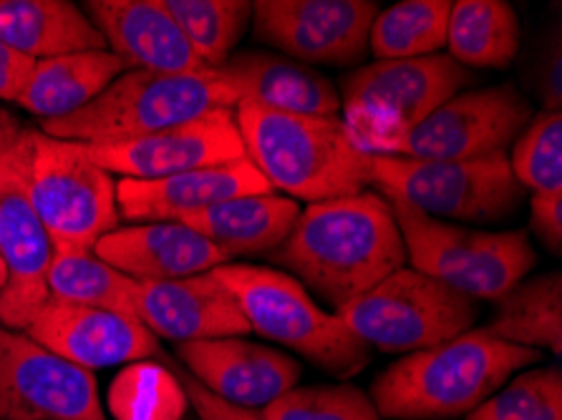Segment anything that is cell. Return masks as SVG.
<instances>
[{"mask_svg":"<svg viewBox=\"0 0 562 420\" xmlns=\"http://www.w3.org/2000/svg\"><path fill=\"white\" fill-rule=\"evenodd\" d=\"M272 262L340 310L406 264L402 231L379 192L308 204Z\"/></svg>","mask_w":562,"mask_h":420,"instance_id":"1","label":"cell"},{"mask_svg":"<svg viewBox=\"0 0 562 420\" xmlns=\"http://www.w3.org/2000/svg\"><path fill=\"white\" fill-rule=\"evenodd\" d=\"M540 360V350L513 345L487 330H467L404 355L373 381L369 398L389 420H451L472 413L517 371Z\"/></svg>","mask_w":562,"mask_h":420,"instance_id":"2","label":"cell"},{"mask_svg":"<svg viewBox=\"0 0 562 420\" xmlns=\"http://www.w3.org/2000/svg\"><path fill=\"white\" fill-rule=\"evenodd\" d=\"M235 122L245 157L272 192L315 204L371 186V154L353 147L340 116L283 114L240 101Z\"/></svg>","mask_w":562,"mask_h":420,"instance_id":"3","label":"cell"},{"mask_svg":"<svg viewBox=\"0 0 562 420\" xmlns=\"http://www.w3.org/2000/svg\"><path fill=\"white\" fill-rule=\"evenodd\" d=\"M237 104L240 86L223 68L187 73L124 71L89 106L41 122V132L76 144H109L167 132Z\"/></svg>","mask_w":562,"mask_h":420,"instance_id":"4","label":"cell"},{"mask_svg":"<svg viewBox=\"0 0 562 420\" xmlns=\"http://www.w3.org/2000/svg\"><path fill=\"white\" fill-rule=\"evenodd\" d=\"M13 151L54 252H93L99 239L119 227L114 179L93 164L81 144L19 126Z\"/></svg>","mask_w":562,"mask_h":420,"instance_id":"5","label":"cell"},{"mask_svg":"<svg viewBox=\"0 0 562 420\" xmlns=\"http://www.w3.org/2000/svg\"><path fill=\"white\" fill-rule=\"evenodd\" d=\"M212 274L235 297L250 332L295 350L338 378H351L371 363V348L334 313L321 310L291 274L235 262L220 264Z\"/></svg>","mask_w":562,"mask_h":420,"instance_id":"6","label":"cell"},{"mask_svg":"<svg viewBox=\"0 0 562 420\" xmlns=\"http://www.w3.org/2000/svg\"><path fill=\"white\" fill-rule=\"evenodd\" d=\"M472 83L474 71L445 54L361 66L340 81V122L353 147L373 157Z\"/></svg>","mask_w":562,"mask_h":420,"instance_id":"7","label":"cell"},{"mask_svg":"<svg viewBox=\"0 0 562 420\" xmlns=\"http://www.w3.org/2000/svg\"><path fill=\"white\" fill-rule=\"evenodd\" d=\"M402 231L412 270L472 299H499L527 277L538 257L527 231H474L383 196Z\"/></svg>","mask_w":562,"mask_h":420,"instance_id":"8","label":"cell"},{"mask_svg":"<svg viewBox=\"0 0 562 420\" xmlns=\"http://www.w3.org/2000/svg\"><path fill=\"white\" fill-rule=\"evenodd\" d=\"M334 315L369 348L412 355L462 336L480 307L427 274L402 268Z\"/></svg>","mask_w":562,"mask_h":420,"instance_id":"9","label":"cell"},{"mask_svg":"<svg viewBox=\"0 0 562 420\" xmlns=\"http://www.w3.org/2000/svg\"><path fill=\"white\" fill-rule=\"evenodd\" d=\"M371 186L445 222H499L525 200L507 151L470 161L371 157Z\"/></svg>","mask_w":562,"mask_h":420,"instance_id":"10","label":"cell"},{"mask_svg":"<svg viewBox=\"0 0 562 420\" xmlns=\"http://www.w3.org/2000/svg\"><path fill=\"white\" fill-rule=\"evenodd\" d=\"M532 106L515 86L457 93L424 118L419 126L391 139L373 157H406L429 161H470L502 154L515 144L532 118Z\"/></svg>","mask_w":562,"mask_h":420,"instance_id":"11","label":"cell"},{"mask_svg":"<svg viewBox=\"0 0 562 420\" xmlns=\"http://www.w3.org/2000/svg\"><path fill=\"white\" fill-rule=\"evenodd\" d=\"M19 122L0 114V260L5 285L0 290V328L25 330L48 299V268L54 245L25 194L13 139Z\"/></svg>","mask_w":562,"mask_h":420,"instance_id":"12","label":"cell"},{"mask_svg":"<svg viewBox=\"0 0 562 420\" xmlns=\"http://www.w3.org/2000/svg\"><path fill=\"white\" fill-rule=\"evenodd\" d=\"M0 420H106L93 373L0 328Z\"/></svg>","mask_w":562,"mask_h":420,"instance_id":"13","label":"cell"},{"mask_svg":"<svg viewBox=\"0 0 562 420\" xmlns=\"http://www.w3.org/2000/svg\"><path fill=\"white\" fill-rule=\"evenodd\" d=\"M379 5L371 0H258L255 38L297 64L356 66L369 50Z\"/></svg>","mask_w":562,"mask_h":420,"instance_id":"14","label":"cell"},{"mask_svg":"<svg viewBox=\"0 0 562 420\" xmlns=\"http://www.w3.org/2000/svg\"><path fill=\"white\" fill-rule=\"evenodd\" d=\"M81 147L93 164L124 179H161L245 157L235 109L210 111L167 132L109 144H81Z\"/></svg>","mask_w":562,"mask_h":420,"instance_id":"15","label":"cell"},{"mask_svg":"<svg viewBox=\"0 0 562 420\" xmlns=\"http://www.w3.org/2000/svg\"><path fill=\"white\" fill-rule=\"evenodd\" d=\"M23 332L50 353L89 373L142 363L159 350V340L136 315L61 303L54 297L46 299Z\"/></svg>","mask_w":562,"mask_h":420,"instance_id":"16","label":"cell"},{"mask_svg":"<svg viewBox=\"0 0 562 420\" xmlns=\"http://www.w3.org/2000/svg\"><path fill=\"white\" fill-rule=\"evenodd\" d=\"M177 355L212 396L250 410L270 406L301 381L291 355L245 338L180 342Z\"/></svg>","mask_w":562,"mask_h":420,"instance_id":"17","label":"cell"},{"mask_svg":"<svg viewBox=\"0 0 562 420\" xmlns=\"http://www.w3.org/2000/svg\"><path fill=\"white\" fill-rule=\"evenodd\" d=\"M272 186L248 157L217 167H202L161 179H122L116 184L119 217L134 225L182 222L192 214L237 200L270 194Z\"/></svg>","mask_w":562,"mask_h":420,"instance_id":"18","label":"cell"},{"mask_svg":"<svg viewBox=\"0 0 562 420\" xmlns=\"http://www.w3.org/2000/svg\"><path fill=\"white\" fill-rule=\"evenodd\" d=\"M134 315L157 340L245 338L250 325L235 297L212 272L184 280L136 282Z\"/></svg>","mask_w":562,"mask_h":420,"instance_id":"19","label":"cell"},{"mask_svg":"<svg viewBox=\"0 0 562 420\" xmlns=\"http://www.w3.org/2000/svg\"><path fill=\"white\" fill-rule=\"evenodd\" d=\"M83 13L97 25L106 48L132 71H202L180 25L161 0H87Z\"/></svg>","mask_w":562,"mask_h":420,"instance_id":"20","label":"cell"},{"mask_svg":"<svg viewBox=\"0 0 562 420\" xmlns=\"http://www.w3.org/2000/svg\"><path fill=\"white\" fill-rule=\"evenodd\" d=\"M93 254L134 282L184 280L227 264L229 257L182 222H147L116 227Z\"/></svg>","mask_w":562,"mask_h":420,"instance_id":"21","label":"cell"},{"mask_svg":"<svg viewBox=\"0 0 562 420\" xmlns=\"http://www.w3.org/2000/svg\"><path fill=\"white\" fill-rule=\"evenodd\" d=\"M223 71L240 86V101L301 116H340L334 81L288 56L243 50L229 56Z\"/></svg>","mask_w":562,"mask_h":420,"instance_id":"22","label":"cell"},{"mask_svg":"<svg viewBox=\"0 0 562 420\" xmlns=\"http://www.w3.org/2000/svg\"><path fill=\"white\" fill-rule=\"evenodd\" d=\"M297 214H301V207L295 200L270 192L237 196V200L184 217L182 225L200 231L233 262L235 257L276 252L291 235Z\"/></svg>","mask_w":562,"mask_h":420,"instance_id":"23","label":"cell"},{"mask_svg":"<svg viewBox=\"0 0 562 420\" xmlns=\"http://www.w3.org/2000/svg\"><path fill=\"white\" fill-rule=\"evenodd\" d=\"M0 41L33 61L109 50L97 25L71 0H0Z\"/></svg>","mask_w":562,"mask_h":420,"instance_id":"24","label":"cell"},{"mask_svg":"<svg viewBox=\"0 0 562 420\" xmlns=\"http://www.w3.org/2000/svg\"><path fill=\"white\" fill-rule=\"evenodd\" d=\"M124 71V61L112 50L44 58L33 66L31 79L15 104L41 122H54L89 106Z\"/></svg>","mask_w":562,"mask_h":420,"instance_id":"25","label":"cell"},{"mask_svg":"<svg viewBox=\"0 0 562 420\" xmlns=\"http://www.w3.org/2000/svg\"><path fill=\"white\" fill-rule=\"evenodd\" d=\"M519 348L562 355V274L548 272L522 280L497 299V313L484 328Z\"/></svg>","mask_w":562,"mask_h":420,"instance_id":"26","label":"cell"},{"mask_svg":"<svg viewBox=\"0 0 562 420\" xmlns=\"http://www.w3.org/2000/svg\"><path fill=\"white\" fill-rule=\"evenodd\" d=\"M447 48L464 68H507L519 54V21L515 8L502 0H459L451 3Z\"/></svg>","mask_w":562,"mask_h":420,"instance_id":"27","label":"cell"},{"mask_svg":"<svg viewBox=\"0 0 562 420\" xmlns=\"http://www.w3.org/2000/svg\"><path fill=\"white\" fill-rule=\"evenodd\" d=\"M449 0H404L379 11L371 23L369 50L376 61L437 56L447 46Z\"/></svg>","mask_w":562,"mask_h":420,"instance_id":"28","label":"cell"},{"mask_svg":"<svg viewBox=\"0 0 562 420\" xmlns=\"http://www.w3.org/2000/svg\"><path fill=\"white\" fill-rule=\"evenodd\" d=\"M204 68H223L248 31V0H161Z\"/></svg>","mask_w":562,"mask_h":420,"instance_id":"29","label":"cell"},{"mask_svg":"<svg viewBox=\"0 0 562 420\" xmlns=\"http://www.w3.org/2000/svg\"><path fill=\"white\" fill-rule=\"evenodd\" d=\"M134 285L93 252H54L48 268V297L134 315Z\"/></svg>","mask_w":562,"mask_h":420,"instance_id":"30","label":"cell"},{"mask_svg":"<svg viewBox=\"0 0 562 420\" xmlns=\"http://www.w3.org/2000/svg\"><path fill=\"white\" fill-rule=\"evenodd\" d=\"M464 420H562V371L544 365L517 375Z\"/></svg>","mask_w":562,"mask_h":420,"instance_id":"31","label":"cell"},{"mask_svg":"<svg viewBox=\"0 0 562 420\" xmlns=\"http://www.w3.org/2000/svg\"><path fill=\"white\" fill-rule=\"evenodd\" d=\"M509 167L522 190L562 192V111H540L513 144Z\"/></svg>","mask_w":562,"mask_h":420,"instance_id":"32","label":"cell"},{"mask_svg":"<svg viewBox=\"0 0 562 420\" xmlns=\"http://www.w3.org/2000/svg\"><path fill=\"white\" fill-rule=\"evenodd\" d=\"M184 390L159 367L136 365L114 383L109 406L119 420H182Z\"/></svg>","mask_w":562,"mask_h":420,"instance_id":"33","label":"cell"},{"mask_svg":"<svg viewBox=\"0 0 562 420\" xmlns=\"http://www.w3.org/2000/svg\"><path fill=\"white\" fill-rule=\"evenodd\" d=\"M266 420H381L373 400L356 385L291 388L260 410Z\"/></svg>","mask_w":562,"mask_h":420,"instance_id":"34","label":"cell"},{"mask_svg":"<svg viewBox=\"0 0 562 420\" xmlns=\"http://www.w3.org/2000/svg\"><path fill=\"white\" fill-rule=\"evenodd\" d=\"M562 43L560 31H552V41L548 36L538 46V54L525 71L527 83L532 86L535 97L540 99L542 111H560L562 109Z\"/></svg>","mask_w":562,"mask_h":420,"instance_id":"35","label":"cell"},{"mask_svg":"<svg viewBox=\"0 0 562 420\" xmlns=\"http://www.w3.org/2000/svg\"><path fill=\"white\" fill-rule=\"evenodd\" d=\"M530 229L544 250L562 252V192L530 194Z\"/></svg>","mask_w":562,"mask_h":420,"instance_id":"36","label":"cell"},{"mask_svg":"<svg viewBox=\"0 0 562 420\" xmlns=\"http://www.w3.org/2000/svg\"><path fill=\"white\" fill-rule=\"evenodd\" d=\"M180 385H182L184 396L190 398L194 413H198L200 420H266L258 413V410L233 406V402H225L217 396H212V393L207 388H202V385L194 381L192 375H184Z\"/></svg>","mask_w":562,"mask_h":420,"instance_id":"37","label":"cell"},{"mask_svg":"<svg viewBox=\"0 0 562 420\" xmlns=\"http://www.w3.org/2000/svg\"><path fill=\"white\" fill-rule=\"evenodd\" d=\"M33 66L36 61L31 56L0 41V101H19L21 91L31 79Z\"/></svg>","mask_w":562,"mask_h":420,"instance_id":"38","label":"cell"},{"mask_svg":"<svg viewBox=\"0 0 562 420\" xmlns=\"http://www.w3.org/2000/svg\"><path fill=\"white\" fill-rule=\"evenodd\" d=\"M5 285V270H3V260H0V290Z\"/></svg>","mask_w":562,"mask_h":420,"instance_id":"39","label":"cell"},{"mask_svg":"<svg viewBox=\"0 0 562 420\" xmlns=\"http://www.w3.org/2000/svg\"><path fill=\"white\" fill-rule=\"evenodd\" d=\"M182 420H190V418H182Z\"/></svg>","mask_w":562,"mask_h":420,"instance_id":"40","label":"cell"}]
</instances>
